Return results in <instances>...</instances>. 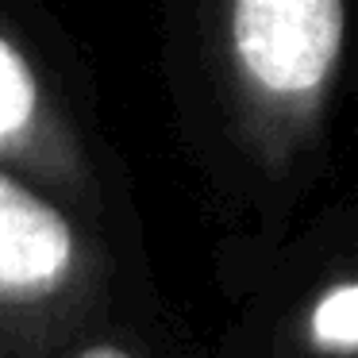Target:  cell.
Returning <instances> with one entry per match:
<instances>
[{"label":"cell","instance_id":"obj_4","mask_svg":"<svg viewBox=\"0 0 358 358\" xmlns=\"http://www.w3.org/2000/svg\"><path fill=\"white\" fill-rule=\"evenodd\" d=\"M296 339L312 358H358V273L312 296L296 320Z\"/></svg>","mask_w":358,"mask_h":358},{"label":"cell","instance_id":"obj_2","mask_svg":"<svg viewBox=\"0 0 358 358\" xmlns=\"http://www.w3.org/2000/svg\"><path fill=\"white\" fill-rule=\"evenodd\" d=\"M101 258L24 173L0 166V347L39 355L85 320Z\"/></svg>","mask_w":358,"mask_h":358},{"label":"cell","instance_id":"obj_5","mask_svg":"<svg viewBox=\"0 0 358 358\" xmlns=\"http://www.w3.org/2000/svg\"><path fill=\"white\" fill-rule=\"evenodd\" d=\"M73 358H135L127 347H120V343H93V347L78 350Z\"/></svg>","mask_w":358,"mask_h":358},{"label":"cell","instance_id":"obj_1","mask_svg":"<svg viewBox=\"0 0 358 358\" xmlns=\"http://www.w3.org/2000/svg\"><path fill=\"white\" fill-rule=\"evenodd\" d=\"M224 78L243 147L285 173L327 116L347 50V0H224Z\"/></svg>","mask_w":358,"mask_h":358},{"label":"cell","instance_id":"obj_3","mask_svg":"<svg viewBox=\"0 0 358 358\" xmlns=\"http://www.w3.org/2000/svg\"><path fill=\"white\" fill-rule=\"evenodd\" d=\"M0 166L85 201L93 173L78 131L31 55L0 27Z\"/></svg>","mask_w":358,"mask_h":358}]
</instances>
